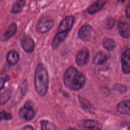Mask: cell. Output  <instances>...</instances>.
<instances>
[{"label": "cell", "mask_w": 130, "mask_h": 130, "mask_svg": "<svg viewBox=\"0 0 130 130\" xmlns=\"http://www.w3.org/2000/svg\"><path fill=\"white\" fill-rule=\"evenodd\" d=\"M84 75L73 67H69L63 75V82L69 89L78 91L82 88L85 83Z\"/></svg>", "instance_id": "cell-1"}, {"label": "cell", "mask_w": 130, "mask_h": 130, "mask_svg": "<svg viewBox=\"0 0 130 130\" xmlns=\"http://www.w3.org/2000/svg\"><path fill=\"white\" fill-rule=\"evenodd\" d=\"M34 82L37 93L41 96H44L48 88L49 77L46 69L41 63L38 64L36 67Z\"/></svg>", "instance_id": "cell-2"}, {"label": "cell", "mask_w": 130, "mask_h": 130, "mask_svg": "<svg viewBox=\"0 0 130 130\" xmlns=\"http://www.w3.org/2000/svg\"><path fill=\"white\" fill-rule=\"evenodd\" d=\"M53 20L46 17H42L38 21L36 25V29L41 34H44L49 31L53 26Z\"/></svg>", "instance_id": "cell-3"}, {"label": "cell", "mask_w": 130, "mask_h": 130, "mask_svg": "<svg viewBox=\"0 0 130 130\" xmlns=\"http://www.w3.org/2000/svg\"><path fill=\"white\" fill-rule=\"evenodd\" d=\"M74 19V17L73 16H67L61 21L59 25L57 32L68 34L73 26Z\"/></svg>", "instance_id": "cell-4"}, {"label": "cell", "mask_w": 130, "mask_h": 130, "mask_svg": "<svg viewBox=\"0 0 130 130\" xmlns=\"http://www.w3.org/2000/svg\"><path fill=\"white\" fill-rule=\"evenodd\" d=\"M121 69L125 74L130 73V48H126L122 53L121 57Z\"/></svg>", "instance_id": "cell-5"}, {"label": "cell", "mask_w": 130, "mask_h": 130, "mask_svg": "<svg viewBox=\"0 0 130 130\" xmlns=\"http://www.w3.org/2000/svg\"><path fill=\"white\" fill-rule=\"evenodd\" d=\"M81 126L85 130H102L103 126L99 121L93 119H85L80 122Z\"/></svg>", "instance_id": "cell-6"}, {"label": "cell", "mask_w": 130, "mask_h": 130, "mask_svg": "<svg viewBox=\"0 0 130 130\" xmlns=\"http://www.w3.org/2000/svg\"><path fill=\"white\" fill-rule=\"evenodd\" d=\"M89 58V51L87 48H84L81 49L77 54L76 56V62L78 66L83 67L88 63Z\"/></svg>", "instance_id": "cell-7"}, {"label": "cell", "mask_w": 130, "mask_h": 130, "mask_svg": "<svg viewBox=\"0 0 130 130\" xmlns=\"http://www.w3.org/2000/svg\"><path fill=\"white\" fill-rule=\"evenodd\" d=\"M92 27L91 25L86 24L82 26L78 31L79 39L84 42H88L91 37Z\"/></svg>", "instance_id": "cell-8"}, {"label": "cell", "mask_w": 130, "mask_h": 130, "mask_svg": "<svg viewBox=\"0 0 130 130\" xmlns=\"http://www.w3.org/2000/svg\"><path fill=\"white\" fill-rule=\"evenodd\" d=\"M22 49L27 52H31L35 47L34 40L29 36H24L21 40Z\"/></svg>", "instance_id": "cell-9"}, {"label": "cell", "mask_w": 130, "mask_h": 130, "mask_svg": "<svg viewBox=\"0 0 130 130\" xmlns=\"http://www.w3.org/2000/svg\"><path fill=\"white\" fill-rule=\"evenodd\" d=\"M19 114L21 118L26 121L31 120L36 115L35 112L34 111L32 108L24 106L20 110Z\"/></svg>", "instance_id": "cell-10"}, {"label": "cell", "mask_w": 130, "mask_h": 130, "mask_svg": "<svg viewBox=\"0 0 130 130\" xmlns=\"http://www.w3.org/2000/svg\"><path fill=\"white\" fill-rule=\"evenodd\" d=\"M116 110L121 114L130 115V101L124 100L118 103Z\"/></svg>", "instance_id": "cell-11"}, {"label": "cell", "mask_w": 130, "mask_h": 130, "mask_svg": "<svg viewBox=\"0 0 130 130\" xmlns=\"http://www.w3.org/2000/svg\"><path fill=\"white\" fill-rule=\"evenodd\" d=\"M118 30L120 35L123 38H128L130 37V25L128 23L120 21L118 23Z\"/></svg>", "instance_id": "cell-12"}, {"label": "cell", "mask_w": 130, "mask_h": 130, "mask_svg": "<svg viewBox=\"0 0 130 130\" xmlns=\"http://www.w3.org/2000/svg\"><path fill=\"white\" fill-rule=\"evenodd\" d=\"M109 0H98L93 3L88 9V13L90 14H94L100 11L108 3Z\"/></svg>", "instance_id": "cell-13"}, {"label": "cell", "mask_w": 130, "mask_h": 130, "mask_svg": "<svg viewBox=\"0 0 130 130\" xmlns=\"http://www.w3.org/2000/svg\"><path fill=\"white\" fill-rule=\"evenodd\" d=\"M68 34H61L59 32H57V34L55 35L54 37L53 38L52 43H51V46L52 48L54 49H56L58 48L61 44L63 43V42L65 40Z\"/></svg>", "instance_id": "cell-14"}, {"label": "cell", "mask_w": 130, "mask_h": 130, "mask_svg": "<svg viewBox=\"0 0 130 130\" xmlns=\"http://www.w3.org/2000/svg\"><path fill=\"white\" fill-rule=\"evenodd\" d=\"M17 31V25L15 23H11L3 36V40L6 41L11 38Z\"/></svg>", "instance_id": "cell-15"}, {"label": "cell", "mask_w": 130, "mask_h": 130, "mask_svg": "<svg viewBox=\"0 0 130 130\" xmlns=\"http://www.w3.org/2000/svg\"><path fill=\"white\" fill-rule=\"evenodd\" d=\"M7 60L10 65L16 64L19 59L18 53L14 50H10L7 55Z\"/></svg>", "instance_id": "cell-16"}, {"label": "cell", "mask_w": 130, "mask_h": 130, "mask_svg": "<svg viewBox=\"0 0 130 130\" xmlns=\"http://www.w3.org/2000/svg\"><path fill=\"white\" fill-rule=\"evenodd\" d=\"M108 59V55L103 51L98 52L93 58V63L95 65H100Z\"/></svg>", "instance_id": "cell-17"}, {"label": "cell", "mask_w": 130, "mask_h": 130, "mask_svg": "<svg viewBox=\"0 0 130 130\" xmlns=\"http://www.w3.org/2000/svg\"><path fill=\"white\" fill-rule=\"evenodd\" d=\"M25 5V0H17L12 7V13L16 14L21 12Z\"/></svg>", "instance_id": "cell-18"}, {"label": "cell", "mask_w": 130, "mask_h": 130, "mask_svg": "<svg viewBox=\"0 0 130 130\" xmlns=\"http://www.w3.org/2000/svg\"><path fill=\"white\" fill-rule=\"evenodd\" d=\"M104 48L108 51H111L114 50L116 47V43L114 40L110 38L105 39L103 42Z\"/></svg>", "instance_id": "cell-19"}, {"label": "cell", "mask_w": 130, "mask_h": 130, "mask_svg": "<svg viewBox=\"0 0 130 130\" xmlns=\"http://www.w3.org/2000/svg\"><path fill=\"white\" fill-rule=\"evenodd\" d=\"M41 130H57L56 126L47 120H42L40 122Z\"/></svg>", "instance_id": "cell-20"}, {"label": "cell", "mask_w": 130, "mask_h": 130, "mask_svg": "<svg viewBox=\"0 0 130 130\" xmlns=\"http://www.w3.org/2000/svg\"><path fill=\"white\" fill-rule=\"evenodd\" d=\"M115 24V20L113 17H108L105 21V26L106 29H111Z\"/></svg>", "instance_id": "cell-21"}, {"label": "cell", "mask_w": 130, "mask_h": 130, "mask_svg": "<svg viewBox=\"0 0 130 130\" xmlns=\"http://www.w3.org/2000/svg\"><path fill=\"white\" fill-rule=\"evenodd\" d=\"M114 89L120 93H123L127 90L126 87L122 84H116L114 86Z\"/></svg>", "instance_id": "cell-22"}, {"label": "cell", "mask_w": 130, "mask_h": 130, "mask_svg": "<svg viewBox=\"0 0 130 130\" xmlns=\"http://www.w3.org/2000/svg\"><path fill=\"white\" fill-rule=\"evenodd\" d=\"M10 94L8 92H5L0 96V104L3 105L5 104L9 99Z\"/></svg>", "instance_id": "cell-23"}, {"label": "cell", "mask_w": 130, "mask_h": 130, "mask_svg": "<svg viewBox=\"0 0 130 130\" xmlns=\"http://www.w3.org/2000/svg\"><path fill=\"white\" fill-rule=\"evenodd\" d=\"M11 118L12 115L11 113L5 111H2L0 112V120H9Z\"/></svg>", "instance_id": "cell-24"}, {"label": "cell", "mask_w": 130, "mask_h": 130, "mask_svg": "<svg viewBox=\"0 0 130 130\" xmlns=\"http://www.w3.org/2000/svg\"><path fill=\"white\" fill-rule=\"evenodd\" d=\"M27 89V83L26 82V81H24L23 84H22V92L23 94H25V92L26 91Z\"/></svg>", "instance_id": "cell-25"}, {"label": "cell", "mask_w": 130, "mask_h": 130, "mask_svg": "<svg viewBox=\"0 0 130 130\" xmlns=\"http://www.w3.org/2000/svg\"><path fill=\"white\" fill-rule=\"evenodd\" d=\"M125 15L128 18H130V4H128L125 9Z\"/></svg>", "instance_id": "cell-26"}, {"label": "cell", "mask_w": 130, "mask_h": 130, "mask_svg": "<svg viewBox=\"0 0 130 130\" xmlns=\"http://www.w3.org/2000/svg\"><path fill=\"white\" fill-rule=\"evenodd\" d=\"M5 80L3 78L0 77V90L2 89L4 86Z\"/></svg>", "instance_id": "cell-27"}, {"label": "cell", "mask_w": 130, "mask_h": 130, "mask_svg": "<svg viewBox=\"0 0 130 130\" xmlns=\"http://www.w3.org/2000/svg\"><path fill=\"white\" fill-rule=\"evenodd\" d=\"M22 130H34V129L30 125H26L23 127Z\"/></svg>", "instance_id": "cell-28"}, {"label": "cell", "mask_w": 130, "mask_h": 130, "mask_svg": "<svg viewBox=\"0 0 130 130\" xmlns=\"http://www.w3.org/2000/svg\"><path fill=\"white\" fill-rule=\"evenodd\" d=\"M67 130H78L75 128H73V127H69L67 129Z\"/></svg>", "instance_id": "cell-29"}, {"label": "cell", "mask_w": 130, "mask_h": 130, "mask_svg": "<svg viewBox=\"0 0 130 130\" xmlns=\"http://www.w3.org/2000/svg\"><path fill=\"white\" fill-rule=\"evenodd\" d=\"M128 130H130V126L128 127Z\"/></svg>", "instance_id": "cell-30"}, {"label": "cell", "mask_w": 130, "mask_h": 130, "mask_svg": "<svg viewBox=\"0 0 130 130\" xmlns=\"http://www.w3.org/2000/svg\"><path fill=\"white\" fill-rule=\"evenodd\" d=\"M1 1V0H0V1Z\"/></svg>", "instance_id": "cell-31"}]
</instances>
